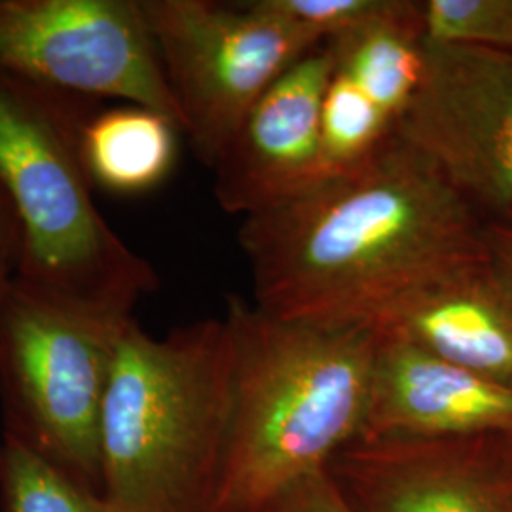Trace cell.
Listing matches in <instances>:
<instances>
[{"label":"cell","instance_id":"9c48e42d","mask_svg":"<svg viewBox=\"0 0 512 512\" xmlns=\"http://www.w3.org/2000/svg\"><path fill=\"white\" fill-rule=\"evenodd\" d=\"M327 471L355 512H512V433L359 440Z\"/></svg>","mask_w":512,"mask_h":512},{"label":"cell","instance_id":"d6986e66","mask_svg":"<svg viewBox=\"0 0 512 512\" xmlns=\"http://www.w3.org/2000/svg\"><path fill=\"white\" fill-rule=\"evenodd\" d=\"M258 512H355L327 469L296 480Z\"/></svg>","mask_w":512,"mask_h":512},{"label":"cell","instance_id":"2e32d148","mask_svg":"<svg viewBox=\"0 0 512 512\" xmlns=\"http://www.w3.org/2000/svg\"><path fill=\"white\" fill-rule=\"evenodd\" d=\"M395 129L346 74L334 69L321 110V181L366 162Z\"/></svg>","mask_w":512,"mask_h":512},{"label":"cell","instance_id":"44dd1931","mask_svg":"<svg viewBox=\"0 0 512 512\" xmlns=\"http://www.w3.org/2000/svg\"><path fill=\"white\" fill-rule=\"evenodd\" d=\"M18 222L14 209L0 190V258H10L16 262L18 255Z\"/></svg>","mask_w":512,"mask_h":512},{"label":"cell","instance_id":"ffe728a7","mask_svg":"<svg viewBox=\"0 0 512 512\" xmlns=\"http://www.w3.org/2000/svg\"><path fill=\"white\" fill-rule=\"evenodd\" d=\"M490 266L512 302V209L497 219L486 220Z\"/></svg>","mask_w":512,"mask_h":512},{"label":"cell","instance_id":"277c9868","mask_svg":"<svg viewBox=\"0 0 512 512\" xmlns=\"http://www.w3.org/2000/svg\"><path fill=\"white\" fill-rule=\"evenodd\" d=\"M93 107L92 99L0 74V190L19 232L12 275L55 298L129 317L160 277L93 202L82 160Z\"/></svg>","mask_w":512,"mask_h":512},{"label":"cell","instance_id":"8992f818","mask_svg":"<svg viewBox=\"0 0 512 512\" xmlns=\"http://www.w3.org/2000/svg\"><path fill=\"white\" fill-rule=\"evenodd\" d=\"M200 164L213 169L275 80L317 44L264 0H141Z\"/></svg>","mask_w":512,"mask_h":512},{"label":"cell","instance_id":"3957f363","mask_svg":"<svg viewBox=\"0 0 512 512\" xmlns=\"http://www.w3.org/2000/svg\"><path fill=\"white\" fill-rule=\"evenodd\" d=\"M230 401L224 319L152 336L124 325L101 416L109 512H213Z\"/></svg>","mask_w":512,"mask_h":512},{"label":"cell","instance_id":"6da1fadb","mask_svg":"<svg viewBox=\"0 0 512 512\" xmlns=\"http://www.w3.org/2000/svg\"><path fill=\"white\" fill-rule=\"evenodd\" d=\"M238 241L260 310L334 327H374L404 296L490 260L486 219L397 131L351 171L245 217Z\"/></svg>","mask_w":512,"mask_h":512},{"label":"cell","instance_id":"7c38bea8","mask_svg":"<svg viewBox=\"0 0 512 512\" xmlns=\"http://www.w3.org/2000/svg\"><path fill=\"white\" fill-rule=\"evenodd\" d=\"M374 327L512 387V302L490 260L404 296Z\"/></svg>","mask_w":512,"mask_h":512},{"label":"cell","instance_id":"7402d4cb","mask_svg":"<svg viewBox=\"0 0 512 512\" xmlns=\"http://www.w3.org/2000/svg\"><path fill=\"white\" fill-rule=\"evenodd\" d=\"M12 274H14V260L0 258V296L4 293V289H6Z\"/></svg>","mask_w":512,"mask_h":512},{"label":"cell","instance_id":"30bf717a","mask_svg":"<svg viewBox=\"0 0 512 512\" xmlns=\"http://www.w3.org/2000/svg\"><path fill=\"white\" fill-rule=\"evenodd\" d=\"M332 73L325 42L262 93L211 169L224 213L245 219L321 183V110Z\"/></svg>","mask_w":512,"mask_h":512},{"label":"cell","instance_id":"8fae6325","mask_svg":"<svg viewBox=\"0 0 512 512\" xmlns=\"http://www.w3.org/2000/svg\"><path fill=\"white\" fill-rule=\"evenodd\" d=\"M490 433H512V387L378 330L361 440Z\"/></svg>","mask_w":512,"mask_h":512},{"label":"cell","instance_id":"5b68a950","mask_svg":"<svg viewBox=\"0 0 512 512\" xmlns=\"http://www.w3.org/2000/svg\"><path fill=\"white\" fill-rule=\"evenodd\" d=\"M10 277L0 296V395L6 431L101 492V416L124 325Z\"/></svg>","mask_w":512,"mask_h":512},{"label":"cell","instance_id":"52a82bcc","mask_svg":"<svg viewBox=\"0 0 512 512\" xmlns=\"http://www.w3.org/2000/svg\"><path fill=\"white\" fill-rule=\"evenodd\" d=\"M0 74L183 116L141 0H0Z\"/></svg>","mask_w":512,"mask_h":512},{"label":"cell","instance_id":"9a60e30c","mask_svg":"<svg viewBox=\"0 0 512 512\" xmlns=\"http://www.w3.org/2000/svg\"><path fill=\"white\" fill-rule=\"evenodd\" d=\"M0 512H109L95 494L25 442L4 433L0 442Z\"/></svg>","mask_w":512,"mask_h":512},{"label":"cell","instance_id":"ba28073f","mask_svg":"<svg viewBox=\"0 0 512 512\" xmlns=\"http://www.w3.org/2000/svg\"><path fill=\"white\" fill-rule=\"evenodd\" d=\"M397 135L480 217L512 209V52L425 38L420 86Z\"/></svg>","mask_w":512,"mask_h":512},{"label":"cell","instance_id":"4fadbf2b","mask_svg":"<svg viewBox=\"0 0 512 512\" xmlns=\"http://www.w3.org/2000/svg\"><path fill=\"white\" fill-rule=\"evenodd\" d=\"M329 44L334 69L346 74L397 128L423 76L425 21L421 2L391 0L384 14Z\"/></svg>","mask_w":512,"mask_h":512},{"label":"cell","instance_id":"ac0fdd59","mask_svg":"<svg viewBox=\"0 0 512 512\" xmlns=\"http://www.w3.org/2000/svg\"><path fill=\"white\" fill-rule=\"evenodd\" d=\"M277 16L287 19L317 44L344 37L378 18L391 0H264Z\"/></svg>","mask_w":512,"mask_h":512},{"label":"cell","instance_id":"e0dca14e","mask_svg":"<svg viewBox=\"0 0 512 512\" xmlns=\"http://www.w3.org/2000/svg\"><path fill=\"white\" fill-rule=\"evenodd\" d=\"M425 38L512 52V0H425Z\"/></svg>","mask_w":512,"mask_h":512},{"label":"cell","instance_id":"7a4b0ae2","mask_svg":"<svg viewBox=\"0 0 512 512\" xmlns=\"http://www.w3.org/2000/svg\"><path fill=\"white\" fill-rule=\"evenodd\" d=\"M230 401L213 512H258L365 437L378 330L275 317L226 296Z\"/></svg>","mask_w":512,"mask_h":512},{"label":"cell","instance_id":"5bb4252c","mask_svg":"<svg viewBox=\"0 0 512 512\" xmlns=\"http://www.w3.org/2000/svg\"><path fill=\"white\" fill-rule=\"evenodd\" d=\"M179 131L145 107L95 110L82 129V160L92 183L126 196L156 188L175 165Z\"/></svg>","mask_w":512,"mask_h":512}]
</instances>
